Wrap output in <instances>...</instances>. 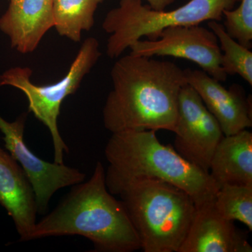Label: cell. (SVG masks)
Instances as JSON below:
<instances>
[{"instance_id":"cell-1","label":"cell","mask_w":252,"mask_h":252,"mask_svg":"<svg viewBox=\"0 0 252 252\" xmlns=\"http://www.w3.org/2000/svg\"><path fill=\"white\" fill-rule=\"evenodd\" d=\"M113 89L102 111L104 127L115 132H175L185 69L170 61L127 55L111 71Z\"/></svg>"},{"instance_id":"cell-2","label":"cell","mask_w":252,"mask_h":252,"mask_svg":"<svg viewBox=\"0 0 252 252\" xmlns=\"http://www.w3.org/2000/svg\"><path fill=\"white\" fill-rule=\"evenodd\" d=\"M105 174L97 162L90 180L76 185L56 209L36 221L28 241L81 235L92 242L94 252L141 250L140 238L125 207L107 189Z\"/></svg>"},{"instance_id":"cell-3","label":"cell","mask_w":252,"mask_h":252,"mask_svg":"<svg viewBox=\"0 0 252 252\" xmlns=\"http://www.w3.org/2000/svg\"><path fill=\"white\" fill-rule=\"evenodd\" d=\"M120 197L144 252H178L196 212L193 199L175 185L157 179H106Z\"/></svg>"},{"instance_id":"cell-4","label":"cell","mask_w":252,"mask_h":252,"mask_svg":"<svg viewBox=\"0 0 252 252\" xmlns=\"http://www.w3.org/2000/svg\"><path fill=\"white\" fill-rule=\"evenodd\" d=\"M106 179H157L185 190L196 207L215 199L220 187L209 172L190 163L174 147L164 145L155 130L112 133L104 150Z\"/></svg>"},{"instance_id":"cell-5","label":"cell","mask_w":252,"mask_h":252,"mask_svg":"<svg viewBox=\"0 0 252 252\" xmlns=\"http://www.w3.org/2000/svg\"><path fill=\"white\" fill-rule=\"evenodd\" d=\"M240 0H190L172 11H156L142 0H120L107 13L102 28L109 36L107 54L117 59L131 44L146 36L158 39L162 30L176 26H198L207 21H220L225 10L234 9Z\"/></svg>"},{"instance_id":"cell-6","label":"cell","mask_w":252,"mask_h":252,"mask_svg":"<svg viewBox=\"0 0 252 252\" xmlns=\"http://www.w3.org/2000/svg\"><path fill=\"white\" fill-rule=\"evenodd\" d=\"M101 52L99 41L94 37L86 39L66 75L51 85L39 86L31 81V68H11L0 75V85L16 88L26 94L29 112L49 128L54 147V162L63 163L64 153L69 152L58 126L61 104L64 99L75 94L83 79L97 63Z\"/></svg>"},{"instance_id":"cell-7","label":"cell","mask_w":252,"mask_h":252,"mask_svg":"<svg viewBox=\"0 0 252 252\" xmlns=\"http://www.w3.org/2000/svg\"><path fill=\"white\" fill-rule=\"evenodd\" d=\"M26 119V113L14 122L0 117V130L4 135L5 148L22 167L32 186L37 213L44 215L57 190L84 182L86 175L64 163L46 161L33 153L24 140Z\"/></svg>"},{"instance_id":"cell-8","label":"cell","mask_w":252,"mask_h":252,"mask_svg":"<svg viewBox=\"0 0 252 252\" xmlns=\"http://www.w3.org/2000/svg\"><path fill=\"white\" fill-rule=\"evenodd\" d=\"M174 148L190 163L209 172L215 149L224 137L220 124L189 84L178 96Z\"/></svg>"},{"instance_id":"cell-9","label":"cell","mask_w":252,"mask_h":252,"mask_svg":"<svg viewBox=\"0 0 252 252\" xmlns=\"http://www.w3.org/2000/svg\"><path fill=\"white\" fill-rule=\"evenodd\" d=\"M129 49L132 56H172L189 60L220 82L226 81L228 77L220 66L222 54L217 36L211 30L199 25L165 28L157 40L140 39Z\"/></svg>"},{"instance_id":"cell-10","label":"cell","mask_w":252,"mask_h":252,"mask_svg":"<svg viewBox=\"0 0 252 252\" xmlns=\"http://www.w3.org/2000/svg\"><path fill=\"white\" fill-rule=\"evenodd\" d=\"M185 74L187 84L198 93L224 136L252 127L251 96L247 97L241 86L234 84L225 89L203 70L187 69Z\"/></svg>"},{"instance_id":"cell-11","label":"cell","mask_w":252,"mask_h":252,"mask_svg":"<svg viewBox=\"0 0 252 252\" xmlns=\"http://www.w3.org/2000/svg\"><path fill=\"white\" fill-rule=\"evenodd\" d=\"M213 201L196 207L178 252H252L247 235L220 216Z\"/></svg>"},{"instance_id":"cell-12","label":"cell","mask_w":252,"mask_h":252,"mask_svg":"<svg viewBox=\"0 0 252 252\" xmlns=\"http://www.w3.org/2000/svg\"><path fill=\"white\" fill-rule=\"evenodd\" d=\"M54 27L53 0H9L0 18V31L21 54L33 52L43 36Z\"/></svg>"},{"instance_id":"cell-13","label":"cell","mask_w":252,"mask_h":252,"mask_svg":"<svg viewBox=\"0 0 252 252\" xmlns=\"http://www.w3.org/2000/svg\"><path fill=\"white\" fill-rule=\"evenodd\" d=\"M0 205L12 218L21 241L36 224L35 195L29 179L9 153L0 148Z\"/></svg>"},{"instance_id":"cell-14","label":"cell","mask_w":252,"mask_h":252,"mask_svg":"<svg viewBox=\"0 0 252 252\" xmlns=\"http://www.w3.org/2000/svg\"><path fill=\"white\" fill-rule=\"evenodd\" d=\"M209 173L217 185L252 186V133L245 130L224 136L210 162Z\"/></svg>"},{"instance_id":"cell-15","label":"cell","mask_w":252,"mask_h":252,"mask_svg":"<svg viewBox=\"0 0 252 252\" xmlns=\"http://www.w3.org/2000/svg\"><path fill=\"white\" fill-rule=\"evenodd\" d=\"M104 0H53L54 27L61 36L74 42L83 31H91L96 10Z\"/></svg>"},{"instance_id":"cell-16","label":"cell","mask_w":252,"mask_h":252,"mask_svg":"<svg viewBox=\"0 0 252 252\" xmlns=\"http://www.w3.org/2000/svg\"><path fill=\"white\" fill-rule=\"evenodd\" d=\"M209 28L217 36L221 51L220 66L227 75L238 74L252 86V52L239 44L219 21H210Z\"/></svg>"},{"instance_id":"cell-17","label":"cell","mask_w":252,"mask_h":252,"mask_svg":"<svg viewBox=\"0 0 252 252\" xmlns=\"http://www.w3.org/2000/svg\"><path fill=\"white\" fill-rule=\"evenodd\" d=\"M214 206L225 220H238L252 230V186L224 185L215 195Z\"/></svg>"},{"instance_id":"cell-18","label":"cell","mask_w":252,"mask_h":252,"mask_svg":"<svg viewBox=\"0 0 252 252\" xmlns=\"http://www.w3.org/2000/svg\"><path fill=\"white\" fill-rule=\"evenodd\" d=\"M236 9L225 10V31L233 39L248 49L252 46V0H240Z\"/></svg>"},{"instance_id":"cell-19","label":"cell","mask_w":252,"mask_h":252,"mask_svg":"<svg viewBox=\"0 0 252 252\" xmlns=\"http://www.w3.org/2000/svg\"><path fill=\"white\" fill-rule=\"evenodd\" d=\"M149 6L156 11H164L167 6L173 4L176 0H146Z\"/></svg>"}]
</instances>
